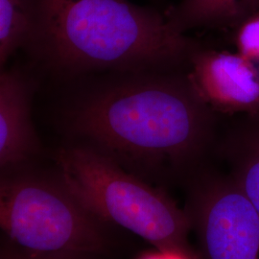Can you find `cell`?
Returning a JSON list of instances; mask_svg holds the SVG:
<instances>
[{
  "mask_svg": "<svg viewBox=\"0 0 259 259\" xmlns=\"http://www.w3.org/2000/svg\"><path fill=\"white\" fill-rule=\"evenodd\" d=\"M65 129L142 179L193 165L211 135V109L187 76L119 73L77 93L62 111Z\"/></svg>",
  "mask_w": 259,
  "mask_h": 259,
  "instance_id": "cell-1",
  "label": "cell"
},
{
  "mask_svg": "<svg viewBox=\"0 0 259 259\" xmlns=\"http://www.w3.org/2000/svg\"><path fill=\"white\" fill-rule=\"evenodd\" d=\"M28 46L51 69L165 72L189 62L196 45L166 16L129 0H33Z\"/></svg>",
  "mask_w": 259,
  "mask_h": 259,
  "instance_id": "cell-2",
  "label": "cell"
},
{
  "mask_svg": "<svg viewBox=\"0 0 259 259\" xmlns=\"http://www.w3.org/2000/svg\"><path fill=\"white\" fill-rule=\"evenodd\" d=\"M56 162L66 187L102 222L133 232L158 250L195 253L187 241L189 216L163 190L82 143L60 149Z\"/></svg>",
  "mask_w": 259,
  "mask_h": 259,
  "instance_id": "cell-3",
  "label": "cell"
},
{
  "mask_svg": "<svg viewBox=\"0 0 259 259\" xmlns=\"http://www.w3.org/2000/svg\"><path fill=\"white\" fill-rule=\"evenodd\" d=\"M0 225L6 244L31 254L95 258L111 245L110 226L85 208L57 173L24 167L2 173Z\"/></svg>",
  "mask_w": 259,
  "mask_h": 259,
  "instance_id": "cell-4",
  "label": "cell"
},
{
  "mask_svg": "<svg viewBox=\"0 0 259 259\" xmlns=\"http://www.w3.org/2000/svg\"><path fill=\"white\" fill-rule=\"evenodd\" d=\"M185 210L199 259H259V213L231 175L196 179Z\"/></svg>",
  "mask_w": 259,
  "mask_h": 259,
  "instance_id": "cell-5",
  "label": "cell"
},
{
  "mask_svg": "<svg viewBox=\"0 0 259 259\" xmlns=\"http://www.w3.org/2000/svg\"><path fill=\"white\" fill-rule=\"evenodd\" d=\"M187 78L211 110L259 113V69L240 53L198 50Z\"/></svg>",
  "mask_w": 259,
  "mask_h": 259,
  "instance_id": "cell-6",
  "label": "cell"
},
{
  "mask_svg": "<svg viewBox=\"0 0 259 259\" xmlns=\"http://www.w3.org/2000/svg\"><path fill=\"white\" fill-rule=\"evenodd\" d=\"M39 151L31 118V88L19 71L0 76V166L2 173L26 165Z\"/></svg>",
  "mask_w": 259,
  "mask_h": 259,
  "instance_id": "cell-7",
  "label": "cell"
},
{
  "mask_svg": "<svg viewBox=\"0 0 259 259\" xmlns=\"http://www.w3.org/2000/svg\"><path fill=\"white\" fill-rule=\"evenodd\" d=\"M259 10V0H182L166 13L172 29L181 34L200 28L236 27Z\"/></svg>",
  "mask_w": 259,
  "mask_h": 259,
  "instance_id": "cell-8",
  "label": "cell"
},
{
  "mask_svg": "<svg viewBox=\"0 0 259 259\" xmlns=\"http://www.w3.org/2000/svg\"><path fill=\"white\" fill-rule=\"evenodd\" d=\"M229 152L231 176L259 213V125L233 139Z\"/></svg>",
  "mask_w": 259,
  "mask_h": 259,
  "instance_id": "cell-9",
  "label": "cell"
},
{
  "mask_svg": "<svg viewBox=\"0 0 259 259\" xmlns=\"http://www.w3.org/2000/svg\"><path fill=\"white\" fill-rule=\"evenodd\" d=\"M34 28L33 0H0V61L28 46Z\"/></svg>",
  "mask_w": 259,
  "mask_h": 259,
  "instance_id": "cell-10",
  "label": "cell"
},
{
  "mask_svg": "<svg viewBox=\"0 0 259 259\" xmlns=\"http://www.w3.org/2000/svg\"><path fill=\"white\" fill-rule=\"evenodd\" d=\"M235 44L238 53L259 64V10L236 26Z\"/></svg>",
  "mask_w": 259,
  "mask_h": 259,
  "instance_id": "cell-11",
  "label": "cell"
},
{
  "mask_svg": "<svg viewBox=\"0 0 259 259\" xmlns=\"http://www.w3.org/2000/svg\"><path fill=\"white\" fill-rule=\"evenodd\" d=\"M1 259H94L78 255H40L31 254L17 250L8 244H4L1 250Z\"/></svg>",
  "mask_w": 259,
  "mask_h": 259,
  "instance_id": "cell-12",
  "label": "cell"
},
{
  "mask_svg": "<svg viewBox=\"0 0 259 259\" xmlns=\"http://www.w3.org/2000/svg\"><path fill=\"white\" fill-rule=\"evenodd\" d=\"M139 259H199L197 253L177 250H158L143 253Z\"/></svg>",
  "mask_w": 259,
  "mask_h": 259,
  "instance_id": "cell-13",
  "label": "cell"
}]
</instances>
